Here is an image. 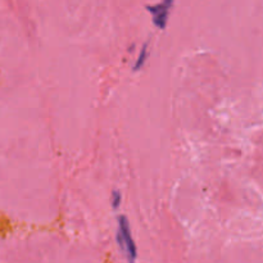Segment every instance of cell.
<instances>
[{
    "label": "cell",
    "mask_w": 263,
    "mask_h": 263,
    "mask_svg": "<svg viewBox=\"0 0 263 263\" xmlns=\"http://www.w3.org/2000/svg\"><path fill=\"white\" fill-rule=\"evenodd\" d=\"M148 46H149V43H144L143 48H141L140 53H139L138 59H136L135 64H134V69H135V71H138L139 68H141V67H143V64L145 63L146 58H148V54H149Z\"/></svg>",
    "instance_id": "obj_3"
},
{
    "label": "cell",
    "mask_w": 263,
    "mask_h": 263,
    "mask_svg": "<svg viewBox=\"0 0 263 263\" xmlns=\"http://www.w3.org/2000/svg\"><path fill=\"white\" fill-rule=\"evenodd\" d=\"M173 6L172 0H163L157 4H149L146 6V9L150 12L153 16V22L160 29H165L167 24L168 14H170V8Z\"/></svg>",
    "instance_id": "obj_2"
},
{
    "label": "cell",
    "mask_w": 263,
    "mask_h": 263,
    "mask_svg": "<svg viewBox=\"0 0 263 263\" xmlns=\"http://www.w3.org/2000/svg\"><path fill=\"white\" fill-rule=\"evenodd\" d=\"M118 230H117V243L121 247V249L125 253L126 258L130 263H135L136 257H138V249H136V244L133 239V234H131V227L128 218L125 215L118 216Z\"/></svg>",
    "instance_id": "obj_1"
},
{
    "label": "cell",
    "mask_w": 263,
    "mask_h": 263,
    "mask_svg": "<svg viewBox=\"0 0 263 263\" xmlns=\"http://www.w3.org/2000/svg\"><path fill=\"white\" fill-rule=\"evenodd\" d=\"M111 200H112V205H113V208H118V207H120L121 200H122V195H121L120 190L116 189V190H113V192H112Z\"/></svg>",
    "instance_id": "obj_4"
}]
</instances>
